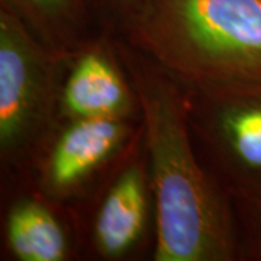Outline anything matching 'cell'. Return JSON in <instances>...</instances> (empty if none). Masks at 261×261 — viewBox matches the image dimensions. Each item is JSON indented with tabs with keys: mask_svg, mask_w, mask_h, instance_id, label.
Wrapping results in <instances>:
<instances>
[{
	"mask_svg": "<svg viewBox=\"0 0 261 261\" xmlns=\"http://www.w3.org/2000/svg\"><path fill=\"white\" fill-rule=\"evenodd\" d=\"M96 3L125 29L132 20L144 13L148 8L149 0H96Z\"/></svg>",
	"mask_w": 261,
	"mask_h": 261,
	"instance_id": "11",
	"label": "cell"
},
{
	"mask_svg": "<svg viewBox=\"0 0 261 261\" xmlns=\"http://www.w3.org/2000/svg\"><path fill=\"white\" fill-rule=\"evenodd\" d=\"M96 3V0H93ZM48 48L71 56L90 42L92 0H2Z\"/></svg>",
	"mask_w": 261,
	"mask_h": 261,
	"instance_id": "9",
	"label": "cell"
},
{
	"mask_svg": "<svg viewBox=\"0 0 261 261\" xmlns=\"http://www.w3.org/2000/svg\"><path fill=\"white\" fill-rule=\"evenodd\" d=\"M71 56L44 45L13 10L0 3L3 167L22 171L37 163L60 123V94Z\"/></svg>",
	"mask_w": 261,
	"mask_h": 261,
	"instance_id": "3",
	"label": "cell"
},
{
	"mask_svg": "<svg viewBox=\"0 0 261 261\" xmlns=\"http://www.w3.org/2000/svg\"><path fill=\"white\" fill-rule=\"evenodd\" d=\"M115 48L90 41L71 56L60 94V122L142 118L137 90Z\"/></svg>",
	"mask_w": 261,
	"mask_h": 261,
	"instance_id": "7",
	"label": "cell"
},
{
	"mask_svg": "<svg viewBox=\"0 0 261 261\" xmlns=\"http://www.w3.org/2000/svg\"><path fill=\"white\" fill-rule=\"evenodd\" d=\"M155 237V205L142 132L113 173L96 207L90 243L97 258H132L149 233Z\"/></svg>",
	"mask_w": 261,
	"mask_h": 261,
	"instance_id": "6",
	"label": "cell"
},
{
	"mask_svg": "<svg viewBox=\"0 0 261 261\" xmlns=\"http://www.w3.org/2000/svg\"><path fill=\"white\" fill-rule=\"evenodd\" d=\"M116 51L141 103L142 140L155 205V261L240 260L232 202L192 142L185 89L128 42Z\"/></svg>",
	"mask_w": 261,
	"mask_h": 261,
	"instance_id": "1",
	"label": "cell"
},
{
	"mask_svg": "<svg viewBox=\"0 0 261 261\" xmlns=\"http://www.w3.org/2000/svg\"><path fill=\"white\" fill-rule=\"evenodd\" d=\"M196 154L232 206L261 196V83L183 84Z\"/></svg>",
	"mask_w": 261,
	"mask_h": 261,
	"instance_id": "4",
	"label": "cell"
},
{
	"mask_svg": "<svg viewBox=\"0 0 261 261\" xmlns=\"http://www.w3.org/2000/svg\"><path fill=\"white\" fill-rule=\"evenodd\" d=\"M125 32L180 83H261V0H149Z\"/></svg>",
	"mask_w": 261,
	"mask_h": 261,
	"instance_id": "2",
	"label": "cell"
},
{
	"mask_svg": "<svg viewBox=\"0 0 261 261\" xmlns=\"http://www.w3.org/2000/svg\"><path fill=\"white\" fill-rule=\"evenodd\" d=\"M141 132L142 118L61 121L34 164L37 192L53 203L73 200L123 160Z\"/></svg>",
	"mask_w": 261,
	"mask_h": 261,
	"instance_id": "5",
	"label": "cell"
},
{
	"mask_svg": "<svg viewBox=\"0 0 261 261\" xmlns=\"http://www.w3.org/2000/svg\"><path fill=\"white\" fill-rule=\"evenodd\" d=\"M240 260H261V196L233 205Z\"/></svg>",
	"mask_w": 261,
	"mask_h": 261,
	"instance_id": "10",
	"label": "cell"
},
{
	"mask_svg": "<svg viewBox=\"0 0 261 261\" xmlns=\"http://www.w3.org/2000/svg\"><path fill=\"white\" fill-rule=\"evenodd\" d=\"M8 251L19 261H65L71 255V238L53 211V202L37 195L18 197L5 219Z\"/></svg>",
	"mask_w": 261,
	"mask_h": 261,
	"instance_id": "8",
	"label": "cell"
}]
</instances>
